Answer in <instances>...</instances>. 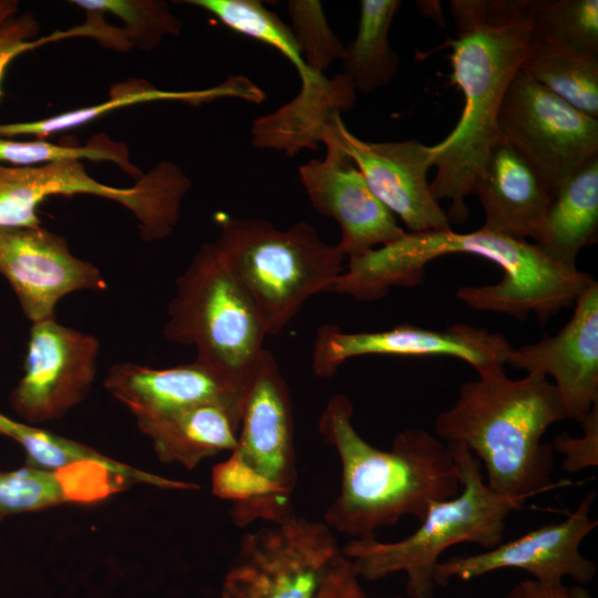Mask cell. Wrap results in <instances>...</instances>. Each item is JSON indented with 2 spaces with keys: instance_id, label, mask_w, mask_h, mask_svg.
Returning <instances> with one entry per match:
<instances>
[{
  "instance_id": "20",
  "label": "cell",
  "mask_w": 598,
  "mask_h": 598,
  "mask_svg": "<svg viewBox=\"0 0 598 598\" xmlns=\"http://www.w3.org/2000/svg\"><path fill=\"white\" fill-rule=\"evenodd\" d=\"M355 89L341 73L332 79L318 75L301 83L298 94L281 107L254 121L251 144L258 148L295 156L302 150H318L342 112L355 102Z\"/></svg>"
},
{
  "instance_id": "7",
  "label": "cell",
  "mask_w": 598,
  "mask_h": 598,
  "mask_svg": "<svg viewBox=\"0 0 598 598\" xmlns=\"http://www.w3.org/2000/svg\"><path fill=\"white\" fill-rule=\"evenodd\" d=\"M164 337L194 347L197 360L247 386L267 337L259 315L213 243L203 244L176 280Z\"/></svg>"
},
{
  "instance_id": "26",
  "label": "cell",
  "mask_w": 598,
  "mask_h": 598,
  "mask_svg": "<svg viewBox=\"0 0 598 598\" xmlns=\"http://www.w3.org/2000/svg\"><path fill=\"white\" fill-rule=\"evenodd\" d=\"M519 71L598 118V56L577 52L534 28Z\"/></svg>"
},
{
  "instance_id": "12",
  "label": "cell",
  "mask_w": 598,
  "mask_h": 598,
  "mask_svg": "<svg viewBox=\"0 0 598 598\" xmlns=\"http://www.w3.org/2000/svg\"><path fill=\"white\" fill-rule=\"evenodd\" d=\"M99 353L93 334L55 318L31 323L24 372L10 394L11 408L31 425L63 417L89 395Z\"/></svg>"
},
{
  "instance_id": "39",
  "label": "cell",
  "mask_w": 598,
  "mask_h": 598,
  "mask_svg": "<svg viewBox=\"0 0 598 598\" xmlns=\"http://www.w3.org/2000/svg\"><path fill=\"white\" fill-rule=\"evenodd\" d=\"M519 595H520V594H519ZM520 598H522V596H520Z\"/></svg>"
},
{
  "instance_id": "31",
  "label": "cell",
  "mask_w": 598,
  "mask_h": 598,
  "mask_svg": "<svg viewBox=\"0 0 598 598\" xmlns=\"http://www.w3.org/2000/svg\"><path fill=\"white\" fill-rule=\"evenodd\" d=\"M82 10L111 13L124 25L121 27L133 47L142 50L156 48L167 35H178L183 22L159 0H73Z\"/></svg>"
},
{
  "instance_id": "17",
  "label": "cell",
  "mask_w": 598,
  "mask_h": 598,
  "mask_svg": "<svg viewBox=\"0 0 598 598\" xmlns=\"http://www.w3.org/2000/svg\"><path fill=\"white\" fill-rule=\"evenodd\" d=\"M506 363L551 377L565 419L580 423L598 404V282L594 279L580 292L571 318L555 336L513 347Z\"/></svg>"
},
{
  "instance_id": "4",
  "label": "cell",
  "mask_w": 598,
  "mask_h": 598,
  "mask_svg": "<svg viewBox=\"0 0 598 598\" xmlns=\"http://www.w3.org/2000/svg\"><path fill=\"white\" fill-rule=\"evenodd\" d=\"M295 423L290 392L274 354L264 349L247 385L237 442L212 471V493L231 503L238 527L280 523L296 513Z\"/></svg>"
},
{
  "instance_id": "37",
  "label": "cell",
  "mask_w": 598,
  "mask_h": 598,
  "mask_svg": "<svg viewBox=\"0 0 598 598\" xmlns=\"http://www.w3.org/2000/svg\"><path fill=\"white\" fill-rule=\"evenodd\" d=\"M516 587L522 598H592L582 587L567 588L563 582L543 584L530 578Z\"/></svg>"
},
{
  "instance_id": "25",
  "label": "cell",
  "mask_w": 598,
  "mask_h": 598,
  "mask_svg": "<svg viewBox=\"0 0 598 598\" xmlns=\"http://www.w3.org/2000/svg\"><path fill=\"white\" fill-rule=\"evenodd\" d=\"M0 434L19 443L28 456L27 464L35 467L60 471L84 464H99L130 485L147 484L173 491H194L198 486L192 482L171 480L130 466L76 441L63 437L22 421L13 420L0 412Z\"/></svg>"
},
{
  "instance_id": "15",
  "label": "cell",
  "mask_w": 598,
  "mask_h": 598,
  "mask_svg": "<svg viewBox=\"0 0 598 598\" xmlns=\"http://www.w3.org/2000/svg\"><path fill=\"white\" fill-rule=\"evenodd\" d=\"M337 121L323 141L324 158L302 164L299 181L313 208L338 223L341 237L337 245L351 259L390 245L406 231L340 147L336 137Z\"/></svg>"
},
{
  "instance_id": "6",
  "label": "cell",
  "mask_w": 598,
  "mask_h": 598,
  "mask_svg": "<svg viewBox=\"0 0 598 598\" xmlns=\"http://www.w3.org/2000/svg\"><path fill=\"white\" fill-rule=\"evenodd\" d=\"M254 305L267 336H277L312 296L343 271V252L299 221L278 229L259 218H226L212 241Z\"/></svg>"
},
{
  "instance_id": "33",
  "label": "cell",
  "mask_w": 598,
  "mask_h": 598,
  "mask_svg": "<svg viewBox=\"0 0 598 598\" xmlns=\"http://www.w3.org/2000/svg\"><path fill=\"white\" fill-rule=\"evenodd\" d=\"M39 30L31 12H19V3L14 0H0V100L4 75L13 60L47 43L60 41L56 31L39 38Z\"/></svg>"
},
{
  "instance_id": "1",
  "label": "cell",
  "mask_w": 598,
  "mask_h": 598,
  "mask_svg": "<svg viewBox=\"0 0 598 598\" xmlns=\"http://www.w3.org/2000/svg\"><path fill=\"white\" fill-rule=\"evenodd\" d=\"M532 1H451L457 34L443 47L452 49L451 83L462 91L464 107L454 130L431 146L436 176L430 183L436 200H450V221L467 219L465 198L502 137L498 112L527 52L534 30Z\"/></svg>"
},
{
  "instance_id": "8",
  "label": "cell",
  "mask_w": 598,
  "mask_h": 598,
  "mask_svg": "<svg viewBox=\"0 0 598 598\" xmlns=\"http://www.w3.org/2000/svg\"><path fill=\"white\" fill-rule=\"evenodd\" d=\"M190 186V178L172 162L158 163L130 187L93 178L81 161L0 164V228L39 226L37 209L47 198L82 194L121 204L135 217L143 239L162 240L173 233Z\"/></svg>"
},
{
  "instance_id": "34",
  "label": "cell",
  "mask_w": 598,
  "mask_h": 598,
  "mask_svg": "<svg viewBox=\"0 0 598 598\" xmlns=\"http://www.w3.org/2000/svg\"><path fill=\"white\" fill-rule=\"evenodd\" d=\"M580 424L584 430L581 436L561 433L553 440L551 448L564 455L563 468L569 473L598 466V404Z\"/></svg>"
},
{
  "instance_id": "38",
  "label": "cell",
  "mask_w": 598,
  "mask_h": 598,
  "mask_svg": "<svg viewBox=\"0 0 598 598\" xmlns=\"http://www.w3.org/2000/svg\"><path fill=\"white\" fill-rule=\"evenodd\" d=\"M382 598H402L400 596H389V597H382ZM505 598H520L519 591L517 587L515 586L514 589L505 597Z\"/></svg>"
},
{
  "instance_id": "28",
  "label": "cell",
  "mask_w": 598,
  "mask_h": 598,
  "mask_svg": "<svg viewBox=\"0 0 598 598\" xmlns=\"http://www.w3.org/2000/svg\"><path fill=\"white\" fill-rule=\"evenodd\" d=\"M215 16L228 29L279 51L296 68L301 83L316 79L301 56L289 25L257 0H186Z\"/></svg>"
},
{
  "instance_id": "16",
  "label": "cell",
  "mask_w": 598,
  "mask_h": 598,
  "mask_svg": "<svg viewBox=\"0 0 598 598\" xmlns=\"http://www.w3.org/2000/svg\"><path fill=\"white\" fill-rule=\"evenodd\" d=\"M336 137L372 193L410 233L451 228L447 213L427 182L433 166L431 146L416 140L367 142L353 135L341 117L336 124Z\"/></svg>"
},
{
  "instance_id": "9",
  "label": "cell",
  "mask_w": 598,
  "mask_h": 598,
  "mask_svg": "<svg viewBox=\"0 0 598 598\" xmlns=\"http://www.w3.org/2000/svg\"><path fill=\"white\" fill-rule=\"evenodd\" d=\"M340 553L322 520L295 514L267 524L241 538L220 598H315Z\"/></svg>"
},
{
  "instance_id": "5",
  "label": "cell",
  "mask_w": 598,
  "mask_h": 598,
  "mask_svg": "<svg viewBox=\"0 0 598 598\" xmlns=\"http://www.w3.org/2000/svg\"><path fill=\"white\" fill-rule=\"evenodd\" d=\"M446 444L460 471V493L433 503L419 527L400 540L350 539L341 551L361 579L373 581L402 573L409 598H432L435 569L447 548L472 543L489 549L503 542L506 519L527 499L495 493L472 452L463 444Z\"/></svg>"
},
{
  "instance_id": "23",
  "label": "cell",
  "mask_w": 598,
  "mask_h": 598,
  "mask_svg": "<svg viewBox=\"0 0 598 598\" xmlns=\"http://www.w3.org/2000/svg\"><path fill=\"white\" fill-rule=\"evenodd\" d=\"M122 489L121 480L99 464L60 471L25 464L0 471V519L68 503H92Z\"/></svg>"
},
{
  "instance_id": "30",
  "label": "cell",
  "mask_w": 598,
  "mask_h": 598,
  "mask_svg": "<svg viewBox=\"0 0 598 598\" xmlns=\"http://www.w3.org/2000/svg\"><path fill=\"white\" fill-rule=\"evenodd\" d=\"M534 28L573 50L598 56L597 0H533Z\"/></svg>"
},
{
  "instance_id": "10",
  "label": "cell",
  "mask_w": 598,
  "mask_h": 598,
  "mask_svg": "<svg viewBox=\"0 0 598 598\" xmlns=\"http://www.w3.org/2000/svg\"><path fill=\"white\" fill-rule=\"evenodd\" d=\"M497 126L555 189L598 156V118L577 110L518 71L504 95Z\"/></svg>"
},
{
  "instance_id": "29",
  "label": "cell",
  "mask_w": 598,
  "mask_h": 598,
  "mask_svg": "<svg viewBox=\"0 0 598 598\" xmlns=\"http://www.w3.org/2000/svg\"><path fill=\"white\" fill-rule=\"evenodd\" d=\"M112 162L131 177L137 179L143 173L131 158L128 147L99 135L85 145L51 143L45 140L18 141L0 136V164L9 166H34L62 161Z\"/></svg>"
},
{
  "instance_id": "36",
  "label": "cell",
  "mask_w": 598,
  "mask_h": 598,
  "mask_svg": "<svg viewBox=\"0 0 598 598\" xmlns=\"http://www.w3.org/2000/svg\"><path fill=\"white\" fill-rule=\"evenodd\" d=\"M83 11H85V21L71 29L63 30L64 39L89 37L97 40L103 47L120 52L130 51L133 48L121 27L106 23L105 14L95 10Z\"/></svg>"
},
{
  "instance_id": "3",
  "label": "cell",
  "mask_w": 598,
  "mask_h": 598,
  "mask_svg": "<svg viewBox=\"0 0 598 598\" xmlns=\"http://www.w3.org/2000/svg\"><path fill=\"white\" fill-rule=\"evenodd\" d=\"M563 420L559 394L547 378L511 379L501 369L464 383L434 427L440 440L472 452L495 493L528 499L555 486L553 448L542 439Z\"/></svg>"
},
{
  "instance_id": "32",
  "label": "cell",
  "mask_w": 598,
  "mask_h": 598,
  "mask_svg": "<svg viewBox=\"0 0 598 598\" xmlns=\"http://www.w3.org/2000/svg\"><path fill=\"white\" fill-rule=\"evenodd\" d=\"M291 32L309 70L323 72L342 60L346 47L329 25L323 7L316 0H290L287 3Z\"/></svg>"
},
{
  "instance_id": "19",
  "label": "cell",
  "mask_w": 598,
  "mask_h": 598,
  "mask_svg": "<svg viewBox=\"0 0 598 598\" xmlns=\"http://www.w3.org/2000/svg\"><path fill=\"white\" fill-rule=\"evenodd\" d=\"M472 194L477 195L484 210L483 229L538 240L553 198L551 186L503 136L491 148Z\"/></svg>"
},
{
  "instance_id": "13",
  "label": "cell",
  "mask_w": 598,
  "mask_h": 598,
  "mask_svg": "<svg viewBox=\"0 0 598 598\" xmlns=\"http://www.w3.org/2000/svg\"><path fill=\"white\" fill-rule=\"evenodd\" d=\"M595 497L594 491L586 494L577 508L560 522L543 525L483 553L441 560L434 575L436 587H444L452 579L467 581L501 569L524 570L543 584H559L565 577L578 584L590 582L597 567L581 554L580 545L598 525L589 515Z\"/></svg>"
},
{
  "instance_id": "27",
  "label": "cell",
  "mask_w": 598,
  "mask_h": 598,
  "mask_svg": "<svg viewBox=\"0 0 598 598\" xmlns=\"http://www.w3.org/2000/svg\"><path fill=\"white\" fill-rule=\"evenodd\" d=\"M401 7L399 0H362L354 40L346 47L343 74L355 91L371 93L390 84L399 56L390 45L389 31Z\"/></svg>"
},
{
  "instance_id": "18",
  "label": "cell",
  "mask_w": 598,
  "mask_h": 598,
  "mask_svg": "<svg viewBox=\"0 0 598 598\" xmlns=\"http://www.w3.org/2000/svg\"><path fill=\"white\" fill-rule=\"evenodd\" d=\"M104 388L135 419L163 416L209 402L244 400L247 390L197 359L164 369L116 362L105 375Z\"/></svg>"
},
{
  "instance_id": "2",
  "label": "cell",
  "mask_w": 598,
  "mask_h": 598,
  "mask_svg": "<svg viewBox=\"0 0 598 598\" xmlns=\"http://www.w3.org/2000/svg\"><path fill=\"white\" fill-rule=\"evenodd\" d=\"M353 404L332 395L318 421V431L337 452L340 489L323 514L332 530L352 539L374 536L402 517L421 522L429 507L461 491L457 464L447 446L426 430L396 434L389 450L378 448L355 430Z\"/></svg>"
},
{
  "instance_id": "35",
  "label": "cell",
  "mask_w": 598,
  "mask_h": 598,
  "mask_svg": "<svg viewBox=\"0 0 598 598\" xmlns=\"http://www.w3.org/2000/svg\"><path fill=\"white\" fill-rule=\"evenodd\" d=\"M315 598H367L353 563L342 551L331 565Z\"/></svg>"
},
{
  "instance_id": "24",
  "label": "cell",
  "mask_w": 598,
  "mask_h": 598,
  "mask_svg": "<svg viewBox=\"0 0 598 598\" xmlns=\"http://www.w3.org/2000/svg\"><path fill=\"white\" fill-rule=\"evenodd\" d=\"M597 229L598 156L555 189L535 244L554 261L576 269L579 251L596 241Z\"/></svg>"
},
{
  "instance_id": "21",
  "label": "cell",
  "mask_w": 598,
  "mask_h": 598,
  "mask_svg": "<svg viewBox=\"0 0 598 598\" xmlns=\"http://www.w3.org/2000/svg\"><path fill=\"white\" fill-rule=\"evenodd\" d=\"M244 400L209 402L163 416L137 417L162 463L190 471L202 461L233 451L241 423Z\"/></svg>"
},
{
  "instance_id": "11",
  "label": "cell",
  "mask_w": 598,
  "mask_h": 598,
  "mask_svg": "<svg viewBox=\"0 0 598 598\" xmlns=\"http://www.w3.org/2000/svg\"><path fill=\"white\" fill-rule=\"evenodd\" d=\"M512 349L501 332L466 323L445 330L404 323L371 332H344L337 324H323L316 332L311 368L316 377L328 379L346 361L362 355L452 357L483 374L504 369Z\"/></svg>"
},
{
  "instance_id": "14",
  "label": "cell",
  "mask_w": 598,
  "mask_h": 598,
  "mask_svg": "<svg viewBox=\"0 0 598 598\" xmlns=\"http://www.w3.org/2000/svg\"><path fill=\"white\" fill-rule=\"evenodd\" d=\"M0 275L31 323L55 318L58 302L72 292L107 287L95 265L73 255L61 235L41 225L0 228Z\"/></svg>"
},
{
  "instance_id": "22",
  "label": "cell",
  "mask_w": 598,
  "mask_h": 598,
  "mask_svg": "<svg viewBox=\"0 0 598 598\" xmlns=\"http://www.w3.org/2000/svg\"><path fill=\"white\" fill-rule=\"evenodd\" d=\"M221 97H237L251 103H261L265 92L244 75H230L218 85L193 91L161 90L143 79H132L114 84L109 99L100 104L66 111L50 117L0 124V136H35L40 140L49 135L72 130L91 121L134 104L155 101H177L192 105L208 103Z\"/></svg>"
}]
</instances>
